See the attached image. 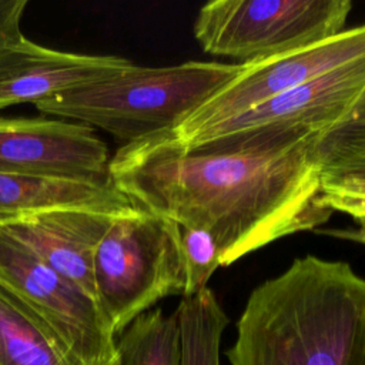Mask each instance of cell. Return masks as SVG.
I'll return each mask as SVG.
<instances>
[{
    "mask_svg": "<svg viewBox=\"0 0 365 365\" xmlns=\"http://www.w3.org/2000/svg\"><path fill=\"white\" fill-rule=\"evenodd\" d=\"M321 134L234 150L190 148L173 130L123 144L107 165L108 182L128 201L210 232L220 267L277 240L322 227Z\"/></svg>",
    "mask_w": 365,
    "mask_h": 365,
    "instance_id": "6da1fadb",
    "label": "cell"
},
{
    "mask_svg": "<svg viewBox=\"0 0 365 365\" xmlns=\"http://www.w3.org/2000/svg\"><path fill=\"white\" fill-rule=\"evenodd\" d=\"M230 365H365V278L305 255L258 285L237 322Z\"/></svg>",
    "mask_w": 365,
    "mask_h": 365,
    "instance_id": "7a4b0ae2",
    "label": "cell"
},
{
    "mask_svg": "<svg viewBox=\"0 0 365 365\" xmlns=\"http://www.w3.org/2000/svg\"><path fill=\"white\" fill-rule=\"evenodd\" d=\"M242 68V63L185 61L145 67L130 61L106 78L34 107L46 115L101 128L127 144L177 128Z\"/></svg>",
    "mask_w": 365,
    "mask_h": 365,
    "instance_id": "3957f363",
    "label": "cell"
},
{
    "mask_svg": "<svg viewBox=\"0 0 365 365\" xmlns=\"http://www.w3.org/2000/svg\"><path fill=\"white\" fill-rule=\"evenodd\" d=\"M94 298L118 336L160 299L184 292L181 227L131 207L103 235L93 262Z\"/></svg>",
    "mask_w": 365,
    "mask_h": 365,
    "instance_id": "277c9868",
    "label": "cell"
},
{
    "mask_svg": "<svg viewBox=\"0 0 365 365\" xmlns=\"http://www.w3.org/2000/svg\"><path fill=\"white\" fill-rule=\"evenodd\" d=\"M351 9L349 0H215L192 31L205 53L251 63L339 34Z\"/></svg>",
    "mask_w": 365,
    "mask_h": 365,
    "instance_id": "5b68a950",
    "label": "cell"
},
{
    "mask_svg": "<svg viewBox=\"0 0 365 365\" xmlns=\"http://www.w3.org/2000/svg\"><path fill=\"white\" fill-rule=\"evenodd\" d=\"M364 87L361 57L180 143L190 148L234 150L322 134L348 113Z\"/></svg>",
    "mask_w": 365,
    "mask_h": 365,
    "instance_id": "8992f818",
    "label": "cell"
},
{
    "mask_svg": "<svg viewBox=\"0 0 365 365\" xmlns=\"http://www.w3.org/2000/svg\"><path fill=\"white\" fill-rule=\"evenodd\" d=\"M0 288L48 325L84 365H118L117 336L97 302L3 235Z\"/></svg>",
    "mask_w": 365,
    "mask_h": 365,
    "instance_id": "52a82bcc",
    "label": "cell"
},
{
    "mask_svg": "<svg viewBox=\"0 0 365 365\" xmlns=\"http://www.w3.org/2000/svg\"><path fill=\"white\" fill-rule=\"evenodd\" d=\"M361 57H365V24L294 51L242 63V71L173 133L178 141L184 143L215 124Z\"/></svg>",
    "mask_w": 365,
    "mask_h": 365,
    "instance_id": "ba28073f",
    "label": "cell"
},
{
    "mask_svg": "<svg viewBox=\"0 0 365 365\" xmlns=\"http://www.w3.org/2000/svg\"><path fill=\"white\" fill-rule=\"evenodd\" d=\"M107 144L87 124L0 115V173L106 182Z\"/></svg>",
    "mask_w": 365,
    "mask_h": 365,
    "instance_id": "9c48e42d",
    "label": "cell"
},
{
    "mask_svg": "<svg viewBox=\"0 0 365 365\" xmlns=\"http://www.w3.org/2000/svg\"><path fill=\"white\" fill-rule=\"evenodd\" d=\"M118 214L91 208H54L3 224L0 235L26 248L96 301L94 255Z\"/></svg>",
    "mask_w": 365,
    "mask_h": 365,
    "instance_id": "30bf717a",
    "label": "cell"
},
{
    "mask_svg": "<svg viewBox=\"0 0 365 365\" xmlns=\"http://www.w3.org/2000/svg\"><path fill=\"white\" fill-rule=\"evenodd\" d=\"M128 63L118 56L54 50L21 37L0 47V110L34 106L106 78Z\"/></svg>",
    "mask_w": 365,
    "mask_h": 365,
    "instance_id": "8fae6325",
    "label": "cell"
},
{
    "mask_svg": "<svg viewBox=\"0 0 365 365\" xmlns=\"http://www.w3.org/2000/svg\"><path fill=\"white\" fill-rule=\"evenodd\" d=\"M133 204L108 181H77L0 173V225L54 208L124 212Z\"/></svg>",
    "mask_w": 365,
    "mask_h": 365,
    "instance_id": "7c38bea8",
    "label": "cell"
},
{
    "mask_svg": "<svg viewBox=\"0 0 365 365\" xmlns=\"http://www.w3.org/2000/svg\"><path fill=\"white\" fill-rule=\"evenodd\" d=\"M0 365H84L40 318L0 288Z\"/></svg>",
    "mask_w": 365,
    "mask_h": 365,
    "instance_id": "4fadbf2b",
    "label": "cell"
},
{
    "mask_svg": "<svg viewBox=\"0 0 365 365\" xmlns=\"http://www.w3.org/2000/svg\"><path fill=\"white\" fill-rule=\"evenodd\" d=\"M180 365H220V344L230 319L208 287L182 297L177 309Z\"/></svg>",
    "mask_w": 365,
    "mask_h": 365,
    "instance_id": "5bb4252c",
    "label": "cell"
},
{
    "mask_svg": "<svg viewBox=\"0 0 365 365\" xmlns=\"http://www.w3.org/2000/svg\"><path fill=\"white\" fill-rule=\"evenodd\" d=\"M118 365H180L181 346L175 312L161 308L138 315L115 341Z\"/></svg>",
    "mask_w": 365,
    "mask_h": 365,
    "instance_id": "9a60e30c",
    "label": "cell"
},
{
    "mask_svg": "<svg viewBox=\"0 0 365 365\" xmlns=\"http://www.w3.org/2000/svg\"><path fill=\"white\" fill-rule=\"evenodd\" d=\"M321 178L365 177V87L348 113L315 144Z\"/></svg>",
    "mask_w": 365,
    "mask_h": 365,
    "instance_id": "2e32d148",
    "label": "cell"
},
{
    "mask_svg": "<svg viewBox=\"0 0 365 365\" xmlns=\"http://www.w3.org/2000/svg\"><path fill=\"white\" fill-rule=\"evenodd\" d=\"M181 245L185 271L182 297L194 295L204 288L220 267V252L214 237L205 230L182 228Z\"/></svg>",
    "mask_w": 365,
    "mask_h": 365,
    "instance_id": "e0dca14e",
    "label": "cell"
},
{
    "mask_svg": "<svg viewBox=\"0 0 365 365\" xmlns=\"http://www.w3.org/2000/svg\"><path fill=\"white\" fill-rule=\"evenodd\" d=\"M318 200L332 212L348 214L358 224V230L365 231V177L321 178Z\"/></svg>",
    "mask_w": 365,
    "mask_h": 365,
    "instance_id": "ac0fdd59",
    "label": "cell"
},
{
    "mask_svg": "<svg viewBox=\"0 0 365 365\" xmlns=\"http://www.w3.org/2000/svg\"><path fill=\"white\" fill-rule=\"evenodd\" d=\"M315 232L365 245V231H361L358 228H318L315 230Z\"/></svg>",
    "mask_w": 365,
    "mask_h": 365,
    "instance_id": "d6986e66",
    "label": "cell"
}]
</instances>
